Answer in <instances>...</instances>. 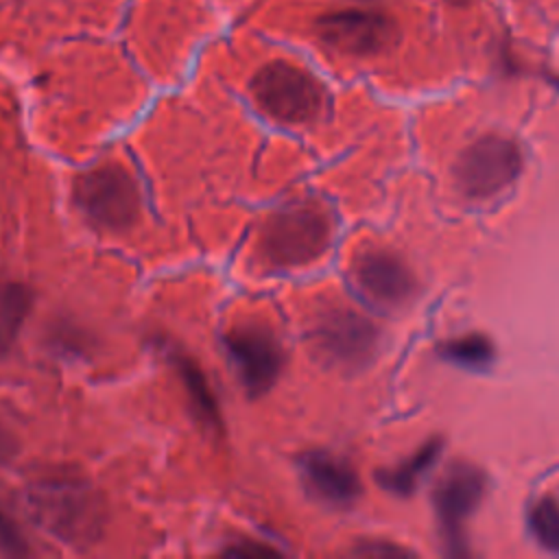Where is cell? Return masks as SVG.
Returning a JSON list of instances; mask_svg holds the SVG:
<instances>
[{
    "label": "cell",
    "mask_w": 559,
    "mask_h": 559,
    "mask_svg": "<svg viewBox=\"0 0 559 559\" xmlns=\"http://www.w3.org/2000/svg\"><path fill=\"white\" fill-rule=\"evenodd\" d=\"M319 37L345 55H376L395 41V24L376 11H334L317 20Z\"/></svg>",
    "instance_id": "30bf717a"
},
{
    "label": "cell",
    "mask_w": 559,
    "mask_h": 559,
    "mask_svg": "<svg viewBox=\"0 0 559 559\" xmlns=\"http://www.w3.org/2000/svg\"><path fill=\"white\" fill-rule=\"evenodd\" d=\"M28 544L22 531L0 511V552L2 555H26Z\"/></svg>",
    "instance_id": "e0dca14e"
},
{
    "label": "cell",
    "mask_w": 559,
    "mask_h": 559,
    "mask_svg": "<svg viewBox=\"0 0 559 559\" xmlns=\"http://www.w3.org/2000/svg\"><path fill=\"white\" fill-rule=\"evenodd\" d=\"M439 452H441V441L439 439H430L413 456L404 459L402 463H397L393 467L378 469L376 480H378V485L382 489H386V491H391L395 496H411L417 489V485L424 478V474L437 461Z\"/></svg>",
    "instance_id": "4fadbf2b"
},
{
    "label": "cell",
    "mask_w": 559,
    "mask_h": 559,
    "mask_svg": "<svg viewBox=\"0 0 559 559\" xmlns=\"http://www.w3.org/2000/svg\"><path fill=\"white\" fill-rule=\"evenodd\" d=\"M225 555H229V557H275L280 552L262 542L247 539V542H236L229 548H225Z\"/></svg>",
    "instance_id": "ac0fdd59"
},
{
    "label": "cell",
    "mask_w": 559,
    "mask_h": 559,
    "mask_svg": "<svg viewBox=\"0 0 559 559\" xmlns=\"http://www.w3.org/2000/svg\"><path fill=\"white\" fill-rule=\"evenodd\" d=\"M485 487H487V478L483 469L467 461L450 463L441 472L432 500H435V511L439 518L443 539L452 552L461 550L463 526L467 518L483 502Z\"/></svg>",
    "instance_id": "ba28073f"
},
{
    "label": "cell",
    "mask_w": 559,
    "mask_h": 559,
    "mask_svg": "<svg viewBox=\"0 0 559 559\" xmlns=\"http://www.w3.org/2000/svg\"><path fill=\"white\" fill-rule=\"evenodd\" d=\"M330 240L332 221L328 212L312 201H299L275 210L264 221L258 251L271 269H297L321 258Z\"/></svg>",
    "instance_id": "7a4b0ae2"
},
{
    "label": "cell",
    "mask_w": 559,
    "mask_h": 559,
    "mask_svg": "<svg viewBox=\"0 0 559 559\" xmlns=\"http://www.w3.org/2000/svg\"><path fill=\"white\" fill-rule=\"evenodd\" d=\"M166 356H168L173 369L177 371L179 382L186 389L188 406H190L192 415L197 417V421L201 424V428L212 435H221L223 419H221L218 402H216L212 386H210L203 369L199 367V362L194 358H190L186 352H181L179 347H168Z\"/></svg>",
    "instance_id": "7c38bea8"
},
{
    "label": "cell",
    "mask_w": 559,
    "mask_h": 559,
    "mask_svg": "<svg viewBox=\"0 0 559 559\" xmlns=\"http://www.w3.org/2000/svg\"><path fill=\"white\" fill-rule=\"evenodd\" d=\"M255 105L273 120L286 124H310L328 105L325 87L308 70L290 61H271L251 79Z\"/></svg>",
    "instance_id": "5b68a950"
},
{
    "label": "cell",
    "mask_w": 559,
    "mask_h": 559,
    "mask_svg": "<svg viewBox=\"0 0 559 559\" xmlns=\"http://www.w3.org/2000/svg\"><path fill=\"white\" fill-rule=\"evenodd\" d=\"M225 349L236 376L251 397H260L277 382L286 352L275 332L262 321H240L225 332Z\"/></svg>",
    "instance_id": "52a82bcc"
},
{
    "label": "cell",
    "mask_w": 559,
    "mask_h": 559,
    "mask_svg": "<svg viewBox=\"0 0 559 559\" xmlns=\"http://www.w3.org/2000/svg\"><path fill=\"white\" fill-rule=\"evenodd\" d=\"M28 293L15 282H0V354L13 343L26 312Z\"/></svg>",
    "instance_id": "5bb4252c"
},
{
    "label": "cell",
    "mask_w": 559,
    "mask_h": 559,
    "mask_svg": "<svg viewBox=\"0 0 559 559\" xmlns=\"http://www.w3.org/2000/svg\"><path fill=\"white\" fill-rule=\"evenodd\" d=\"M33 520L70 546L94 544L107 526V504L100 491L70 472L44 474L26 487Z\"/></svg>",
    "instance_id": "6da1fadb"
},
{
    "label": "cell",
    "mask_w": 559,
    "mask_h": 559,
    "mask_svg": "<svg viewBox=\"0 0 559 559\" xmlns=\"http://www.w3.org/2000/svg\"><path fill=\"white\" fill-rule=\"evenodd\" d=\"M304 489L321 504L352 507L362 487L356 469L343 459L325 450L304 452L297 461Z\"/></svg>",
    "instance_id": "8fae6325"
},
{
    "label": "cell",
    "mask_w": 559,
    "mask_h": 559,
    "mask_svg": "<svg viewBox=\"0 0 559 559\" xmlns=\"http://www.w3.org/2000/svg\"><path fill=\"white\" fill-rule=\"evenodd\" d=\"M520 170V146L511 138L489 133L461 151L454 164V183L467 199L485 201L507 190Z\"/></svg>",
    "instance_id": "8992f818"
},
{
    "label": "cell",
    "mask_w": 559,
    "mask_h": 559,
    "mask_svg": "<svg viewBox=\"0 0 559 559\" xmlns=\"http://www.w3.org/2000/svg\"><path fill=\"white\" fill-rule=\"evenodd\" d=\"M528 528L546 550L559 552V507L552 498H539L528 511Z\"/></svg>",
    "instance_id": "2e32d148"
},
{
    "label": "cell",
    "mask_w": 559,
    "mask_h": 559,
    "mask_svg": "<svg viewBox=\"0 0 559 559\" xmlns=\"http://www.w3.org/2000/svg\"><path fill=\"white\" fill-rule=\"evenodd\" d=\"M439 354L456 365L485 367L493 356V347H491L489 338L483 334H465V336L445 341L439 347Z\"/></svg>",
    "instance_id": "9a60e30c"
},
{
    "label": "cell",
    "mask_w": 559,
    "mask_h": 559,
    "mask_svg": "<svg viewBox=\"0 0 559 559\" xmlns=\"http://www.w3.org/2000/svg\"><path fill=\"white\" fill-rule=\"evenodd\" d=\"M306 343L317 362L336 371H356L371 362L378 349V328L360 312L330 304L306 325Z\"/></svg>",
    "instance_id": "3957f363"
},
{
    "label": "cell",
    "mask_w": 559,
    "mask_h": 559,
    "mask_svg": "<svg viewBox=\"0 0 559 559\" xmlns=\"http://www.w3.org/2000/svg\"><path fill=\"white\" fill-rule=\"evenodd\" d=\"M352 277L358 290L378 306H402L417 290L413 271L384 247H362L352 260Z\"/></svg>",
    "instance_id": "9c48e42d"
},
{
    "label": "cell",
    "mask_w": 559,
    "mask_h": 559,
    "mask_svg": "<svg viewBox=\"0 0 559 559\" xmlns=\"http://www.w3.org/2000/svg\"><path fill=\"white\" fill-rule=\"evenodd\" d=\"M72 201L92 227L109 234L131 229L142 210L140 188L120 164H103L81 173L72 186Z\"/></svg>",
    "instance_id": "277c9868"
},
{
    "label": "cell",
    "mask_w": 559,
    "mask_h": 559,
    "mask_svg": "<svg viewBox=\"0 0 559 559\" xmlns=\"http://www.w3.org/2000/svg\"><path fill=\"white\" fill-rule=\"evenodd\" d=\"M360 552H362V555H373V552H380V555H386V552H391V555H404V550H402V548L384 546V544H380L378 548H376L373 544H367L365 548H360Z\"/></svg>",
    "instance_id": "d6986e66"
}]
</instances>
